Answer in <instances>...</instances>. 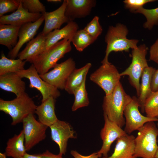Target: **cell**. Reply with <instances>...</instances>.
<instances>
[{"mask_svg":"<svg viewBox=\"0 0 158 158\" xmlns=\"http://www.w3.org/2000/svg\"><path fill=\"white\" fill-rule=\"evenodd\" d=\"M22 123L25 145L27 151H28L45 139L48 127L37 121L34 114H29Z\"/></svg>","mask_w":158,"mask_h":158,"instance_id":"cell-8","label":"cell"},{"mask_svg":"<svg viewBox=\"0 0 158 158\" xmlns=\"http://www.w3.org/2000/svg\"><path fill=\"white\" fill-rule=\"evenodd\" d=\"M20 2L18 8L15 12L0 17V24L21 27L26 23L35 22L42 16L41 13H30L23 7L20 0Z\"/></svg>","mask_w":158,"mask_h":158,"instance_id":"cell-16","label":"cell"},{"mask_svg":"<svg viewBox=\"0 0 158 158\" xmlns=\"http://www.w3.org/2000/svg\"><path fill=\"white\" fill-rule=\"evenodd\" d=\"M157 142H158V140L157 141ZM154 158H158V150L156 153Z\"/></svg>","mask_w":158,"mask_h":158,"instance_id":"cell-43","label":"cell"},{"mask_svg":"<svg viewBox=\"0 0 158 158\" xmlns=\"http://www.w3.org/2000/svg\"><path fill=\"white\" fill-rule=\"evenodd\" d=\"M23 7L30 13H42L46 12L45 7L39 0H20Z\"/></svg>","mask_w":158,"mask_h":158,"instance_id":"cell-33","label":"cell"},{"mask_svg":"<svg viewBox=\"0 0 158 158\" xmlns=\"http://www.w3.org/2000/svg\"><path fill=\"white\" fill-rule=\"evenodd\" d=\"M37 106L25 92L11 100L0 99V110L11 117L12 125L22 122L29 114L35 113Z\"/></svg>","mask_w":158,"mask_h":158,"instance_id":"cell-4","label":"cell"},{"mask_svg":"<svg viewBox=\"0 0 158 158\" xmlns=\"http://www.w3.org/2000/svg\"><path fill=\"white\" fill-rule=\"evenodd\" d=\"M66 5V1L65 0L60 6L56 10L42 13L44 21V27L42 32L43 35H46L53 30L59 29L63 24L70 22L65 14Z\"/></svg>","mask_w":158,"mask_h":158,"instance_id":"cell-15","label":"cell"},{"mask_svg":"<svg viewBox=\"0 0 158 158\" xmlns=\"http://www.w3.org/2000/svg\"><path fill=\"white\" fill-rule=\"evenodd\" d=\"M148 49L145 44L133 49L131 63L120 73L121 76L126 75L128 76L129 82L136 89L138 97L140 92V79L145 69L149 66L146 58Z\"/></svg>","mask_w":158,"mask_h":158,"instance_id":"cell-6","label":"cell"},{"mask_svg":"<svg viewBox=\"0 0 158 158\" xmlns=\"http://www.w3.org/2000/svg\"><path fill=\"white\" fill-rule=\"evenodd\" d=\"M135 138L133 135L128 134L118 139L111 155L102 158H135Z\"/></svg>","mask_w":158,"mask_h":158,"instance_id":"cell-20","label":"cell"},{"mask_svg":"<svg viewBox=\"0 0 158 158\" xmlns=\"http://www.w3.org/2000/svg\"><path fill=\"white\" fill-rule=\"evenodd\" d=\"M46 35L42 32L30 41L17 57L22 60L32 63L40 55L44 52L46 47Z\"/></svg>","mask_w":158,"mask_h":158,"instance_id":"cell-18","label":"cell"},{"mask_svg":"<svg viewBox=\"0 0 158 158\" xmlns=\"http://www.w3.org/2000/svg\"><path fill=\"white\" fill-rule=\"evenodd\" d=\"M71 154L74 158H101L102 157L97 152H93L88 155L84 156L80 154L75 150H72Z\"/></svg>","mask_w":158,"mask_h":158,"instance_id":"cell-37","label":"cell"},{"mask_svg":"<svg viewBox=\"0 0 158 158\" xmlns=\"http://www.w3.org/2000/svg\"><path fill=\"white\" fill-rule=\"evenodd\" d=\"M65 14L70 21L75 18H84L89 15L96 5L93 0H66Z\"/></svg>","mask_w":158,"mask_h":158,"instance_id":"cell-17","label":"cell"},{"mask_svg":"<svg viewBox=\"0 0 158 158\" xmlns=\"http://www.w3.org/2000/svg\"><path fill=\"white\" fill-rule=\"evenodd\" d=\"M75 69V62L70 58L57 64L49 72L40 75L44 81L58 90H63L69 76Z\"/></svg>","mask_w":158,"mask_h":158,"instance_id":"cell-9","label":"cell"},{"mask_svg":"<svg viewBox=\"0 0 158 158\" xmlns=\"http://www.w3.org/2000/svg\"><path fill=\"white\" fill-rule=\"evenodd\" d=\"M23 158H42L37 154H30L27 153L25 154Z\"/></svg>","mask_w":158,"mask_h":158,"instance_id":"cell-40","label":"cell"},{"mask_svg":"<svg viewBox=\"0 0 158 158\" xmlns=\"http://www.w3.org/2000/svg\"><path fill=\"white\" fill-rule=\"evenodd\" d=\"M37 154L42 158H63L62 155L59 154H54L48 150L42 153Z\"/></svg>","mask_w":158,"mask_h":158,"instance_id":"cell-39","label":"cell"},{"mask_svg":"<svg viewBox=\"0 0 158 158\" xmlns=\"http://www.w3.org/2000/svg\"><path fill=\"white\" fill-rule=\"evenodd\" d=\"M104 123L100 132V136L102 141L101 149L97 152L103 157H108L113 143L118 139L128 134L122 128L110 121L106 115L104 114Z\"/></svg>","mask_w":158,"mask_h":158,"instance_id":"cell-12","label":"cell"},{"mask_svg":"<svg viewBox=\"0 0 158 158\" xmlns=\"http://www.w3.org/2000/svg\"><path fill=\"white\" fill-rule=\"evenodd\" d=\"M25 145V138L22 130L18 135H15L6 143L5 153L7 157L13 158H23L27 153Z\"/></svg>","mask_w":158,"mask_h":158,"instance_id":"cell-23","label":"cell"},{"mask_svg":"<svg viewBox=\"0 0 158 158\" xmlns=\"http://www.w3.org/2000/svg\"><path fill=\"white\" fill-rule=\"evenodd\" d=\"M146 116L158 118V91L152 92L146 99L144 104Z\"/></svg>","mask_w":158,"mask_h":158,"instance_id":"cell-30","label":"cell"},{"mask_svg":"<svg viewBox=\"0 0 158 158\" xmlns=\"http://www.w3.org/2000/svg\"><path fill=\"white\" fill-rule=\"evenodd\" d=\"M99 17L95 16L83 29L95 40L102 32V28L99 22Z\"/></svg>","mask_w":158,"mask_h":158,"instance_id":"cell-32","label":"cell"},{"mask_svg":"<svg viewBox=\"0 0 158 158\" xmlns=\"http://www.w3.org/2000/svg\"><path fill=\"white\" fill-rule=\"evenodd\" d=\"M91 66V63H88L80 68L75 69L67 80L65 90L69 94H73L75 90L86 79L87 73Z\"/></svg>","mask_w":158,"mask_h":158,"instance_id":"cell-24","label":"cell"},{"mask_svg":"<svg viewBox=\"0 0 158 158\" xmlns=\"http://www.w3.org/2000/svg\"><path fill=\"white\" fill-rule=\"evenodd\" d=\"M47 1L48 2H58L61 1V0H47Z\"/></svg>","mask_w":158,"mask_h":158,"instance_id":"cell-42","label":"cell"},{"mask_svg":"<svg viewBox=\"0 0 158 158\" xmlns=\"http://www.w3.org/2000/svg\"><path fill=\"white\" fill-rule=\"evenodd\" d=\"M154 122L147 123L138 130L135 138V158H154L158 150V128Z\"/></svg>","mask_w":158,"mask_h":158,"instance_id":"cell-2","label":"cell"},{"mask_svg":"<svg viewBox=\"0 0 158 158\" xmlns=\"http://www.w3.org/2000/svg\"><path fill=\"white\" fill-rule=\"evenodd\" d=\"M86 79L82 85L75 91L74 102L72 107L71 110L74 111L78 109L87 107L89 104V101L85 87Z\"/></svg>","mask_w":158,"mask_h":158,"instance_id":"cell-29","label":"cell"},{"mask_svg":"<svg viewBox=\"0 0 158 158\" xmlns=\"http://www.w3.org/2000/svg\"><path fill=\"white\" fill-rule=\"evenodd\" d=\"M16 73L22 78H25L29 79L30 88H35L40 92L42 96V102L51 97L56 99L61 95L58 89L42 79L33 64L28 68Z\"/></svg>","mask_w":158,"mask_h":158,"instance_id":"cell-10","label":"cell"},{"mask_svg":"<svg viewBox=\"0 0 158 158\" xmlns=\"http://www.w3.org/2000/svg\"><path fill=\"white\" fill-rule=\"evenodd\" d=\"M6 155L5 153H2L0 152V158H6Z\"/></svg>","mask_w":158,"mask_h":158,"instance_id":"cell-41","label":"cell"},{"mask_svg":"<svg viewBox=\"0 0 158 158\" xmlns=\"http://www.w3.org/2000/svg\"><path fill=\"white\" fill-rule=\"evenodd\" d=\"M95 41L83 29L76 32L71 39V42L78 51L81 52Z\"/></svg>","mask_w":158,"mask_h":158,"instance_id":"cell-28","label":"cell"},{"mask_svg":"<svg viewBox=\"0 0 158 158\" xmlns=\"http://www.w3.org/2000/svg\"><path fill=\"white\" fill-rule=\"evenodd\" d=\"M156 69L152 67L148 66L144 70L141 76L140 84V92L138 100L142 112H145L144 104L146 99L152 92L151 84L152 75Z\"/></svg>","mask_w":158,"mask_h":158,"instance_id":"cell-25","label":"cell"},{"mask_svg":"<svg viewBox=\"0 0 158 158\" xmlns=\"http://www.w3.org/2000/svg\"><path fill=\"white\" fill-rule=\"evenodd\" d=\"M26 62L18 58L8 59L4 53H2L0 59V76L10 73H16L24 69Z\"/></svg>","mask_w":158,"mask_h":158,"instance_id":"cell-27","label":"cell"},{"mask_svg":"<svg viewBox=\"0 0 158 158\" xmlns=\"http://www.w3.org/2000/svg\"><path fill=\"white\" fill-rule=\"evenodd\" d=\"M49 127L52 140L59 146V154L65 155L68 139L77 138L75 132L69 123L59 119Z\"/></svg>","mask_w":158,"mask_h":158,"instance_id":"cell-13","label":"cell"},{"mask_svg":"<svg viewBox=\"0 0 158 158\" xmlns=\"http://www.w3.org/2000/svg\"><path fill=\"white\" fill-rule=\"evenodd\" d=\"M157 126L158 128V123H157Z\"/></svg>","mask_w":158,"mask_h":158,"instance_id":"cell-44","label":"cell"},{"mask_svg":"<svg viewBox=\"0 0 158 158\" xmlns=\"http://www.w3.org/2000/svg\"><path fill=\"white\" fill-rule=\"evenodd\" d=\"M44 21L42 16L35 22L26 23L21 26L18 34V40L16 46L10 50L8 56L10 59H15L23 45L34 38L37 31Z\"/></svg>","mask_w":158,"mask_h":158,"instance_id":"cell-14","label":"cell"},{"mask_svg":"<svg viewBox=\"0 0 158 158\" xmlns=\"http://www.w3.org/2000/svg\"><path fill=\"white\" fill-rule=\"evenodd\" d=\"M138 98L134 97L124 111L125 126L124 130L128 135L138 130L145 124L150 121H158V118H152L142 115L139 111Z\"/></svg>","mask_w":158,"mask_h":158,"instance_id":"cell-11","label":"cell"},{"mask_svg":"<svg viewBox=\"0 0 158 158\" xmlns=\"http://www.w3.org/2000/svg\"><path fill=\"white\" fill-rule=\"evenodd\" d=\"M149 53L150 59L158 65V38L151 46Z\"/></svg>","mask_w":158,"mask_h":158,"instance_id":"cell-36","label":"cell"},{"mask_svg":"<svg viewBox=\"0 0 158 158\" xmlns=\"http://www.w3.org/2000/svg\"><path fill=\"white\" fill-rule=\"evenodd\" d=\"M128 30L126 26L118 23L115 26H110L105 37L107 47L105 56L101 63L109 62L108 58L112 51H128L130 49L136 48L138 40L127 38Z\"/></svg>","mask_w":158,"mask_h":158,"instance_id":"cell-3","label":"cell"},{"mask_svg":"<svg viewBox=\"0 0 158 158\" xmlns=\"http://www.w3.org/2000/svg\"><path fill=\"white\" fill-rule=\"evenodd\" d=\"M156 1L155 0H125L123 1L125 6L132 12H134L143 7L145 4Z\"/></svg>","mask_w":158,"mask_h":158,"instance_id":"cell-35","label":"cell"},{"mask_svg":"<svg viewBox=\"0 0 158 158\" xmlns=\"http://www.w3.org/2000/svg\"><path fill=\"white\" fill-rule=\"evenodd\" d=\"M78 28V26L76 22L71 21L62 28L54 30L48 34L45 37L46 47L44 51L61 40L67 39L71 42L73 36Z\"/></svg>","mask_w":158,"mask_h":158,"instance_id":"cell-19","label":"cell"},{"mask_svg":"<svg viewBox=\"0 0 158 158\" xmlns=\"http://www.w3.org/2000/svg\"><path fill=\"white\" fill-rule=\"evenodd\" d=\"M22 78L16 73L0 76V88L18 96L25 92V83Z\"/></svg>","mask_w":158,"mask_h":158,"instance_id":"cell-22","label":"cell"},{"mask_svg":"<svg viewBox=\"0 0 158 158\" xmlns=\"http://www.w3.org/2000/svg\"><path fill=\"white\" fill-rule=\"evenodd\" d=\"M55 98L50 97L37 106L35 113L38 116L39 121L49 127L58 119L56 115L55 108Z\"/></svg>","mask_w":158,"mask_h":158,"instance_id":"cell-21","label":"cell"},{"mask_svg":"<svg viewBox=\"0 0 158 158\" xmlns=\"http://www.w3.org/2000/svg\"><path fill=\"white\" fill-rule=\"evenodd\" d=\"M20 0H0V17L7 13L14 12L18 8Z\"/></svg>","mask_w":158,"mask_h":158,"instance_id":"cell-34","label":"cell"},{"mask_svg":"<svg viewBox=\"0 0 158 158\" xmlns=\"http://www.w3.org/2000/svg\"><path fill=\"white\" fill-rule=\"evenodd\" d=\"M21 27L0 24V44L11 50L16 45Z\"/></svg>","mask_w":158,"mask_h":158,"instance_id":"cell-26","label":"cell"},{"mask_svg":"<svg viewBox=\"0 0 158 158\" xmlns=\"http://www.w3.org/2000/svg\"><path fill=\"white\" fill-rule=\"evenodd\" d=\"M132 98L125 91L120 82L110 94L104 97L102 104L104 114L122 128L125 124L124 111Z\"/></svg>","mask_w":158,"mask_h":158,"instance_id":"cell-1","label":"cell"},{"mask_svg":"<svg viewBox=\"0 0 158 158\" xmlns=\"http://www.w3.org/2000/svg\"><path fill=\"white\" fill-rule=\"evenodd\" d=\"M151 88L152 92L158 91V69L155 70L152 75Z\"/></svg>","mask_w":158,"mask_h":158,"instance_id":"cell-38","label":"cell"},{"mask_svg":"<svg viewBox=\"0 0 158 158\" xmlns=\"http://www.w3.org/2000/svg\"><path fill=\"white\" fill-rule=\"evenodd\" d=\"M71 42L67 39L62 40L40 55L33 61L32 63L39 75L44 74L53 68L60 59L71 51Z\"/></svg>","mask_w":158,"mask_h":158,"instance_id":"cell-5","label":"cell"},{"mask_svg":"<svg viewBox=\"0 0 158 158\" xmlns=\"http://www.w3.org/2000/svg\"><path fill=\"white\" fill-rule=\"evenodd\" d=\"M134 13L142 14L145 17L146 21L143 24L145 28L151 30L154 26L158 25V7L151 9L142 7Z\"/></svg>","mask_w":158,"mask_h":158,"instance_id":"cell-31","label":"cell"},{"mask_svg":"<svg viewBox=\"0 0 158 158\" xmlns=\"http://www.w3.org/2000/svg\"><path fill=\"white\" fill-rule=\"evenodd\" d=\"M121 77L116 67L109 62L102 63L90 75V78L102 89L107 95L113 92Z\"/></svg>","mask_w":158,"mask_h":158,"instance_id":"cell-7","label":"cell"}]
</instances>
